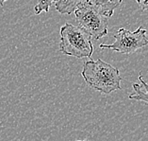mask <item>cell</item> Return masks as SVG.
Returning <instances> with one entry per match:
<instances>
[{
  "mask_svg": "<svg viewBox=\"0 0 148 141\" xmlns=\"http://www.w3.org/2000/svg\"><path fill=\"white\" fill-rule=\"evenodd\" d=\"M81 75L90 87L103 94H110L122 89V77L118 68L101 59L86 61Z\"/></svg>",
  "mask_w": 148,
  "mask_h": 141,
  "instance_id": "6da1fadb",
  "label": "cell"
},
{
  "mask_svg": "<svg viewBox=\"0 0 148 141\" xmlns=\"http://www.w3.org/2000/svg\"><path fill=\"white\" fill-rule=\"evenodd\" d=\"M60 51L77 59L91 58L93 52L92 37L81 28L65 23L60 28Z\"/></svg>",
  "mask_w": 148,
  "mask_h": 141,
  "instance_id": "7a4b0ae2",
  "label": "cell"
},
{
  "mask_svg": "<svg viewBox=\"0 0 148 141\" xmlns=\"http://www.w3.org/2000/svg\"><path fill=\"white\" fill-rule=\"evenodd\" d=\"M75 21L79 28L95 40L108 34V21L99 9L91 0H84L75 10Z\"/></svg>",
  "mask_w": 148,
  "mask_h": 141,
  "instance_id": "3957f363",
  "label": "cell"
},
{
  "mask_svg": "<svg viewBox=\"0 0 148 141\" xmlns=\"http://www.w3.org/2000/svg\"><path fill=\"white\" fill-rule=\"evenodd\" d=\"M114 38L115 42L113 44H101L99 48L102 49H110L123 54H132L148 45L146 30L142 26L133 32L124 28H119L114 34Z\"/></svg>",
  "mask_w": 148,
  "mask_h": 141,
  "instance_id": "277c9868",
  "label": "cell"
},
{
  "mask_svg": "<svg viewBox=\"0 0 148 141\" xmlns=\"http://www.w3.org/2000/svg\"><path fill=\"white\" fill-rule=\"evenodd\" d=\"M139 82H140V85L139 84H133L132 86L134 93L129 94L128 97L130 100L143 102L148 104V84L143 79L140 73L139 75Z\"/></svg>",
  "mask_w": 148,
  "mask_h": 141,
  "instance_id": "5b68a950",
  "label": "cell"
},
{
  "mask_svg": "<svg viewBox=\"0 0 148 141\" xmlns=\"http://www.w3.org/2000/svg\"><path fill=\"white\" fill-rule=\"evenodd\" d=\"M123 0H95V5L106 17H111L114 10L122 4Z\"/></svg>",
  "mask_w": 148,
  "mask_h": 141,
  "instance_id": "8992f818",
  "label": "cell"
},
{
  "mask_svg": "<svg viewBox=\"0 0 148 141\" xmlns=\"http://www.w3.org/2000/svg\"><path fill=\"white\" fill-rule=\"evenodd\" d=\"M83 1L84 0H58L55 8L61 14H72Z\"/></svg>",
  "mask_w": 148,
  "mask_h": 141,
  "instance_id": "52a82bcc",
  "label": "cell"
},
{
  "mask_svg": "<svg viewBox=\"0 0 148 141\" xmlns=\"http://www.w3.org/2000/svg\"><path fill=\"white\" fill-rule=\"evenodd\" d=\"M58 0H38L37 4L34 7V12L35 13L40 14L41 12H48L50 7L52 5H55V3Z\"/></svg>",
  "mask_w": 148,
  "mask_h": 141,
  "instance_id": "ba28073f",
  "label": "cell"
},
{
  "mask_svg": "<svg viewBox=\"0 0 148 141\" xmlns=\"http://www.w3.org/2000/svg\"><path fill=\"white\" fill-rule=\"evenodd\" d=\"M136 2L138 3L140 10L142 12L148 10V0H136Z\"/></svg>",
  "mask_w": 148,
  "mask_h": 141,
  "instance_id": "9c48e42d",
  "label": "cell"
},
{
  "mask_svg": "<svg viewBox=\"0 0 148 141\" xmlns=\"http://www.w3.org/2000/svg\"><path fill=\"white\" fill-rule=\"evenodd\" d=\"M7 1V0H0V6H4V3Z\"/></svg>",
  "mask_w": 148,
  "mask_h": 141,
  "instance_id": "30bf717a",
  "label": "cell"
},
{
  "mask_svg": "<svg viewBox=\"0 0 148 141\" xmlns=\"http://www.w3.org/2000/svg\"><path fill=\"white\" fill-rule=\"evenodd\" d=\"M75 141H87V140H75Z\"/></svg>",
  "mask_w": 148,
  "mask_h": 141,
  "instance_id": "8fae6325",
  "label": "cell"
}]
</instances>
